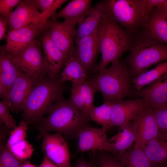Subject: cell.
<instances>
[{"instance_id": "28", "label": "cell", "mask_w": 167, "mask_h": 167, "mask_svg": "<svg viewBox=\"0 0 167 167\" xmlns=\"http://www.w3.org/2000/svg\"><path fill=\"white\" fill-rule=\"evenodd\" d=\"M62 80L72 83L80 82L88 79V74L79 62L73 56L67 59L60 75Z\"/></svg>"}, {"instance_id": "29", "label": "cell", "mask_w": 167, "mask_h": 167, "mask_svg": "<svg viewBox=\"0 0 167 167\" xmlns=\"http://www.w3.org/2000/svg\"><path fill=\"white\" fill-rule=\"evenodd\" d=\"M167 72V61L160 63L154 68L132 79L131 83L135 89L140 90L153 83Z\"/></svg>"}, {"instance_id": "12", "label": "cell", "mask_w": 167, "mask_h": 167, "mask_svg": "<svg viewBox=\"0 0 167 167\" xmlns=\"http://www.w3.org/2000/svg\"><path fill=\"white\" fill-rule=\"evenodd\" d=\"M76 45L72 54L88 74L96 66L97 57L100 52L97 28L90 34L75 40Z\"/></svg>"}, {"instance_id": "22", "label": "cell", "mask_w": 167, "mask_h": 167, "mask_svg": "<svg viewBox=\"0 0 167 167\" xmlns=\"http://www.w3.org/2000/svg\"><path fill=\"white\" fill-rule=\"evenodd\" d=\"M91 0H72L70 2L50 19L54 20L62 18L64 21L75 24L83 21L90 13L93 7Z\"/></svg>"}, {"instance_id": "33", "label": "cell", "mask_w": 167, "mask_h": 167, "mask_svg": "<svg viewBox=\"0 0 167 167\" xmlns=\"http://www.w3.org/2000/svg\"><path fill=\"white\" fill-rule=\"evenodd\" d=\"M152 109L158 127V136L167 140V107Z\"/></svg>"}, {"instance_id": "37", "label": "cell", "mask_w": 167, "mask_h": 167, "mask_svg": "<svg viewBox=\"0 0 167 167\" xmlns=\"http://www.w3.org/2000/svg\"><path fill=\"white\" fill-rule=\"evenodd\" d=\"M83 154L77 160L75 167H96L93 161H88L84 157Z\"/></svg>"}, {"instance_id": "19", "label": "cell", "mask_w": 167, "mask_h": 167, "mask_svg": "<svg viewBox=\"0 0 167 167\" xmlns=\"http://www.w3.org/2000/svg\"><path fill=\"white\" fill-rule=\"evenodd\" d=\"M28 125L22 119L19 125L11 132L6 141L8 149L22 161L30 158L34 151L32 145L26 139Z\"/></svg>"}, {"instance_id": "1", "label": "cell", "mask_w": 167, "mask_h": 167, "mask_svg": "<svg viewBox=\"0 0 167 167\" xmlns=\"http://www.w3.org/2000/svg\"><path fill=\"white\" fill-rule=\"evenodd\" d=\"M129 51L125 61L133 79L167 60V44L157 40L142 28L133 34Z\"/></svg>"}, {"instance_id": "34", "label": "cell", "mask_w": 167, "mask_h": 167, "mask_svg": "<svg viewBox=\"0 0 167 167\" xmlns=\"http://www.w3.org/2000/svg\"><path fill=\"white\" fill-rule=\"evenodd\" d=\"M10 109L8 101L2 100L0 102V123L7 128L14 129L17 123L10 113Z\"/></svg>"}, {"instance_id": "10", "label": "cell", "mask_w": 167, "mask_h": 167, "mask_svg": "<svg viewBox=\"0 0 167 167\" xmlns=\"http://www.w3.org/2000/svg\"><path fill=\"white\" fill-rule=\"evenodd\" d=\"M48 30L52 40L56 46L68 59L73 52L76 24L49 19Z\"/></svg>"}, {"instance_id": "26", "label": "cell", "mask_w": 167, "mask_h": 167, "mask_svg": "<svg viewBox=\"0 0 167 167\" xmlns=\"http://www.w3.org/2000/svg\"><path fill=\"white\" fill-rule=\"evenodd\" d=\"M143 150L153 167H157L167 161V140L159 136L148 142Z\"/></svg>"}, {"instance_id": "17", "label": "cell", "mask_w": 167, "mask_h": 167, "mask_svg": "<svg viewBox=\"0 0 167 167\" xmlns=\"http://www.w3.org/2000/svg\"><path fill=\"white\" fill-rule=\"evenodd\" d=\"M39 37L48 65V75L57 78L59 76L60 71L64 67L67 58L51 39L48 28Z\"/></svg>"}, {"instance_id": "31", "label": "cell", "mask_w": 167, "mask_h": 167, "mask_svg": "<svg viewBox=\"0 0 167 167\" xmlns=\"http://www.w3.org/2000/svg\"><path fill=\"white\" fill-rule=\"evenodd\" d=\"M6 136L0 135V167H20L22 162L9 150L6 146Z\"/></svg>"}, {"instance_id": "23", "label": "cell", "mask_w": 167, "mask_h": 167, "mask_svg": "<svg viewBox=\"0 0 167 167\" xmlns=\"http://www.w3.org/2000/svg\"><path fill=\"white\" fill-rule=\"evenodd\" d=\"M162 6L153 9L142 28L157 40L167 44V14Z\"/></svg>"}, {"instance_id": "3", "label": "cell", "mask_w": 167, "mask_h": 167, "mask_svg": "<svg viewBox=\"0 0 167 167\" xmlns=\"http://www.w3.org/2000/svg\"><path fill=\"white\" fill-rule=\"evenodd\" d=\"M108 18L131 34L141 28L160 0L102 1Z\"/></svg>"}, {"instance_id": "41", "label": "cell", "mask_w": 167, "mask_h": 167, "mask_svg": "<svg viewBox=\"0 0 167 167\" xmlns=\"http://www.w3.org/2000/svg\"><path fill=\"white\" fill-rule=\"evenodd\" d=\"M162 6L167 14V0H165Z\"/></svg>"}, {"instance_id": "20", "label": "cell", "mask_w": 167, "mask_h": 167, "mask_svg": "<svg viewBox=\"0 0 167 167\" xmlns=\"http://www.w3.org/2000/svg\"><path fill=\"white\" fill-rule=\"evenodd\" d=\"M23 72L14 62L4 46H0V98L6 100L7 94L16 79Z\"/></svg>"}, {"instance_id": "2", "label": "cell", "mask_w": 167, "mask_h": 167, "mask_svg": "<svg viewBox=\"0 0 167 167\" xmlns=\"http://www.w3.org/2000/svg\"><path fill=\"white\" fill-rule=\"evenodd\" d=\"M65 83L60 76L53 78L47 75L36 81L24 105L22 119L28 124L39 123L52 105L64 98L66 88Z\"/></svg>"}, {"instance_id": "15", "label": "cell", "mask_w": 167, "mask_h": 167, "mask_svg": "<svg viewBox=\"0 0 167 167\" xmlns=\"http://www.w3.org/2000/svg\"><path fill=\"white\" fill-rule=\"evenodd\" d=\"M36 82L24 73L16 79L9 89L6 97L11 112L18 113L23 111Z\"/></svg>"}, {"instance_id": "36", "label": "cell", "mask_w": 167, "mask_h": 167, "mask_svg": "<svg viewBox=\"0 0 167 167\" xmlns=\"http://www.w3.org/2000/svg\"><path fill=\"white\" fill-rule=\"evenodd\" d=\"M26 1L43 14L49 9L55 0H26Z\"/></svg>"}, {"instance_id": "40", "label": "cell", "mask_w": 167, "mask_h": 167, "mask_svg": "<svg viewBox=\"0 0 167 167\" xmlns=\"http://www.w3.org/2000/svg\"><path fill=\"white\" fill-rule=\"evenodd\" d=\"M20 167H36L35 165L29 162H26L22 163Z\"/></svg>"}, {"instance_id": "38", "label": "cell", "mask_w": 167, "mask_h": 167, "mask_svg": "<svg viewBox=\"0 0 167 167\" xmlns=\"http://www.w3.org/2000/svg\"><path fill=\"white\" fill-rule=\"evenodd\" d=\"M8 26L6 18L3 16H0V40L6 38L7 27Z\"/></svg>"}, {"instance_id": "18", "label": "cell", "mask_w": 167, "mask_h": 167, "mask_svg": "<svg viewBox=\"0 0 167 167\" xmlns=\"http://www.w3.org/2000/svg\"><path fill=\"white\" fill-rule=\"evenodd\" d=\"M131 94L143 99L152 108L167 107V72L148 86L140 90L135 89Z\"/></svg>"}, {"instance_id": "32", "label": "cell", "mask_w": 167, "mask_h": 167, "mask_svg": "<svg viewBox=\"0 0 167 167\" xmlns=\"http://www.w3.org/2000/svg\"><path fill=\"white\" fill-rule=\"evenodd\" d=\"M99 167H125L116 157L105 151H93Z\"/></svg>"}, {"instance_id": "14", "label": "cell", "mask_w": 167, "mask_h": 167, "mask_svg": "<svg viewBox=\"0 0 167 167\" xmlns=\"http://www.w3.org/2000/svg\"><path fill=\"white\" fill-rule=\"evenodd\" d=\"M97 91L91 78L82 82L72 83L69 100L88 121L90 111L94 105V97Z\"/></svg>"}, {"instance_id": "30", "label": "cell", "mask_w": 167, "mask_h": 167, "mask_svg": "<svg viewBox=\"0 0 167 167\" xmlns=\"http://www.w3.org/2000/svg\"><path fill=\"white\" fill-rule=\"evenodd\" d=\"M114 102H104L98 106L94 105L89 114V120L102 126L103 129L107 131L111 128V117L112 109Z\"/></svg>"}, {"instance_id": "21", "label": "cell", "mask_w": 167, "mask_h": 167, "mask_svg": "<svg viewBox=\"0 0 167 167\" xmlns=\"http://www.w3.org/2000/svg\"><path fill=\"white\" fill-rule=\"evenodd\" d=\"M5 18L9 27V32L40 20L41 19V14L26 0H21L14 11Z\"/></svg>"}, {"instance_id": "7", "label": "cell", "mask_w": 167, "mask_h": 167, "mask_svg": "<svg viewBox=\"0 0 167 167\" xmlns=\"http://www.w3.org/2000/svg\"><path fill=\"white\" fill-rule=\"evenodd\" d=\"M48 20L41 19L18 29L8 32L4 45L12 57L21 54L48 27Z\"/></svg>"}, {"instance_id": "13", "label": "cell", "mask_w": 167, "mask_h": 167, "mask_svg": "<svg viewBox=\"0 0 167 167\" xmlns=\"http://www.w3.org/2000/svg\"><path fill=\"white\" fill-rule=\"evenodd\" d=\"M106 131L103 128L92 127L89 125L83 127L76 135L78 143L76 153L89 151L108 152L110 143Z\"/></svg>"}, {"instance_id": "35", "label": "cell", "mask_w": 167, "mask_h": 167, "mask_svg": "<svg viewBox=\"0 0 167 167\" xmlns=\"http://www.w3.org/2000/svg\"><path fill=\"white\" fill-rule=\"evenodd\" d=\"M21 0H0V16L6 17L13 11Z\"/></svg>"}, {"instance_id": "42", "label": "cell", "mask_w": 167, "mask_h": 167, "mask_svg": "<svg viewBox=\"0 0 167 167\" xmlns=\"http://www.w3.org/2000/svg\"><path fill=\"white\" fill-rule=\"evenodd\" d=\"M157 167H167V161L165 163Z\"/></svg>"}, {"instance_id": "39", "label": "cell", "mask_w": 167, "mask_h": 167, "mask_svg": "<svg viewBox=\"0 0 167 167\" xmlns=\"http://www.w3.org/2000/svg\"><path fill=\"white\" fill-rule=\"evenodd\" d=\"M43 161L39 167H58L52 162L43 153Z\"/></svg>"}, {"instance_id": "4", "label": "cell", "mask_w": 167, "mask_h": 167, "mask_svg": "<svg viewBox=\"0 0 167 167\" xmlns=\"http://www.w3.org/2000/svg\"><path fill=\"white\" fill-rule=\"evenodd\" d=\"M97 34L101 58L93 70L96 73L119 59L125 52L130 50L133 35L108 17L98 26Z\"/></svg>"}, {"instance_id": "8", "label": "cell", "mask_w": 167, "mask_h": 167, "mask_svg": "<svg viewBox=\"0 0 167 167\" xmlns=\"http://www.w3.org/2000/svg\"><path fill=\"white\" fill-rule=\"evenodd\" d=\"M42 50L40 40L36 39L19 56L12 57L14 62L22 71L36 81L48 74V65Z\"/></svg>"}, {"instance_id": "11", "label": "cell", "mask_w": 167, "mask_h": 167, "mask_svg": "<svg viewBox=\"0 0 167 167\" xmlns=\"http://www.w3.org/2000/svg\"><path fill=\"white\" fill-rule=\"evenodd\" d=\"M150 107L149 105L140 98L114 102L111 117V128L123 127L133 121L144 110Z\"/></svg>"}, {"instance_id": "5", "label": "cell", "mask_w": 167, "mask_h": 167, "mask_svg": "<svg viewBox=\"0 0 167 167\" xmlns=\"http://www.w3.org/2000/svg\"><path fill=\"white\" fill-rule=\"evenodd\" d=\"M47 113L37 126L41 134L56 131L68 137L76 136L81 128L88 125L89 121L69 100L57 101Z\"/></svg>"}, {"instance_id": "16", "label": "cell", "mask_w": 167, "mask_h": 167, "mask_svg": "<svg viewBox=\"0 0 167 167\" xmlns=\"http://www.w3.org/2000/svg\"><path fill=\"white\" fill-rule=\"evenodd\" d=\"M132 122L136 132L134 145L143 149L148 142L158 136V127L151 107L144 110Z\"/></svg>"}, {"instance_id": "25", "label": "cell", "mask_w": 167, "mask_h": 167, "mask_svg": "<svg viewBox=\"0 0 167 167\" xmlns=\"http://www.w3.org/2000/svg\"><path fill=\"white\" fill-rule=\"evenodd\" d=\"M107 17L102 1H100L93 7L85 19L78 24L75 41L92 33Z\"/></svg>"}, {"instance_id": "9", "label": "cell", "mask_w": 167, "mask_h": 167, "mask_svg": "<svg viewBox=\"0 0 167 167\" xmlns=\"http://www.w3.org/2000/svg\"><path fill=\"white\" fill-rule=\"evenodd\" d=\"M41 134L42 149L46 156L58 167H71L69 146L62 134L56 132Z\"/></svg>"}, {"instance_id": "27", "label": "cell", "mask_w": 167, "mask_h": 167, "mask_svg": "<svg viewBox=\"0 0 167 167\" xmlns=\"http://www.w3.org/2000/svg\"><path fill=\"white\" fill-rule=\"evenodd\" d=\"M115 157L125 167H153L146 156L143 149L135 145Z\"/></svg>"}, {"instance_id": "24", "label": "cell", "mask_w": 167, "mask_h": 167, "mask_svg": "<svg viewBox=\"0 0 167 167\" xmlns=\"http://www.w3.org/2000/svg\"><path fill=\"white\" fill-rule=\"evenodd\" d=\"M117 135L109 142L108 152L115 156L130 149L135 141L136 132L135 126L132 122L120 128Z\"/></svg>"}, {"instance_id": "6", "label": "cell", "mask_w": 167, "mask_h": 167, "mask_svg": "<svg viewBox=\"0 0 167 167\" xmlns=\"http://www.w3.org/2000/svg\"><path fill=\"white\" fill-rule=\"evenodd\" d=\"M111 63L91 78L101 93L104 102H115L131 94L130 85L132 77L125 61L119 59Z\"/></svg>"}]
</instances>
